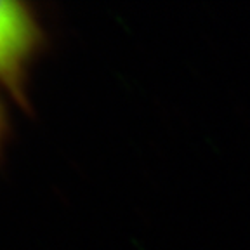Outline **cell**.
Masks as SVG:
<instances>
[{
  "label": "cell",
  "mask_w": 250,
  "mask_h": 250,
  "mask_svg": "<svg viewBox=\"0 0 250 250\" xmlns=\"http://www.w3.org/2000/svg\"><path fill=\"white\" fill-rule=\"evenodd\" d=\"M40 42L35 16L20 2L0 0V83L18 98Z\"/></svg>",
  "instance_id": "cell-1"
},
{
  "label": "cell",
  "mask_w": 250,
  "mask_h": 250,
  "mask_svg": "<svg viewBox=\"0 0 250 250\" xmlns=\"http://www.w3.org/2000/svg\"><path fill=\"white\" fill-rule=\"evenodd\" d=\"M2 132H4V118H2V111H0V139H2Z\"/></svg>",
  "instance_id": "cell-2"
}]
</instances>
